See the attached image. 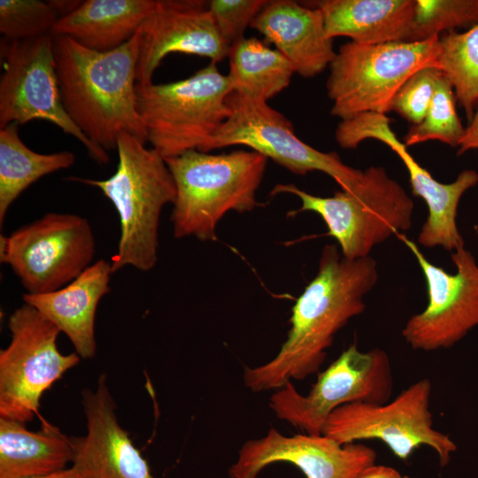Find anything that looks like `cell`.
<instances>
[{
  "instance_id": "6da1fadb",
  "label": "cell",
  "mask_w": 478,
  "mask_h": 478,
  "mask_svg": "<svg viewBox=\"0 0 478 478\" xmlns=\"http://www.w3.org/2000/svg\"><path fill=\"white\" fill-rule=\"evenodd\" d=\"M377 280L374 258L348 259L335 245L327 244L316 276L292 307L280 351L263 365L245 367L244 385L253 392L276 390L318 373L336 333L365 311L364 297Z\"/></svg>"
},
{
  "instance_id": "7a4b0ae2",
  "label": "cell",
  "mask_w": 478,
  "mask_h": 478,
  "mask_svg": "<svg viewBox=\"0 0 478 478\" xmlns=\"http://www.w3.org/2000/svg\"><path fill=\"white\" fill-rule=\"evenodd\" d=\"M53 51L64 108L95 145L104 150L116 149L121 133L147 142L136 106V33L105 52L67 36H53Z\"/></svg>"
},
{
  "instance_id": "3957f363",
  "label": "cell",
  "mask_w": 478,
  "mask_h": 478,
  "mask_svg": "<svg viewBox=\"0 0 478 478\" xmlns=\"http://www.w3.org/2000/svg\"><path fill=\"white\" fill-rule=\"evenodd\" d=\"M165 160L176 187L173 236L205 242L216 240L217 226L227 212H251L258 205L268 159L251 150L219 154L192 150Z\"/></svg>"
},
{
  "instance_id": "277c9868",
  "label": "cell",
  "mask_w": 478,
  "mask_h": 478,
  "mask_svg": "<svg viewBox=\"0 0 478 478\" xmlns=\"http://www.w3.org/2000/svg\"><path fill=\"white\" fill-rule=\"evenodd\" d=\"M116 150L117 169L108 179L70 180L98 188L119 214L120 236L111 261L112 273L127 266L149 271L158 260L161 212L176 198L174 180L165 158L136 136L121 133Z\"/></svg>"
},
{
  "instance_id": "5b68a950",
  "label": "cell",
  "mask_w": 478,
  "mask_h": 478,
  "mask_svg": "<svg viewBox=\"0 0 478 478\" xmlns=\"http://www.w3.org/2000/svg\"><path fill=\"white\" fill-rule=\"evenodd\" d=\"M135 90L147 142L165 159L192 150L204 152L231 113L230 81L214 62L183 80L136 83Z\"/></svg>"
},
{
  "instance_id": "8992f818",
  "label": "cell",
  "mask_w": 478,
  "mask_h": 478,
  "mask_svg": "<svg viewBox=\"0 0 478 478\" xmlns=\"http://www.w3.org/2000/svg\"><path fill=\"white\" fill-rule=\"evenodd\" d=\"M281 193L300 199L297 212L320 215L328 235L336 240L342 255L348 259L368 257L375 245L402 234L412 224V198L382 166L368 167L356 186L332 197L314 196L294 184H277L270 195Z\"/></svg>"
},
{
  "instance_id": "52a82bcc",
  "label": "cell",
  "mask_w": 478,
  "mask_h": 478,
  "mask_svg": "<svg viewBox=\"0 0 478 478\" xmlns=\"http://www.w3.org/2000/svg\"><path fill=\"white\" fill-rule=\"evenodd\" d=\"M439 36L422 42L343 44L328 66L331 115L342 120L363 112L386 114L398 89L415 72L439 68Z\"/></svg>"
},
{
  "instance_id": "ba28073f",
  "label": "cell",
  "mask_w": 478,
  "mask_h": 478,
  "mask_svg": "<svg viewBox=\"0 0 478 478\" xmlns=\"http://www.w3.org/2000/svg\"><path fill=\"white\" fill-rule=\"evenodd\" d=\"M432 382L423 378L384 404L353 402L335 409L322 435L341 444L380 440L392 453L406 461L422 445L431 448L442 467L448 465L457 444L434 428L430 411Z\"/></svg>"
},
{
  "instance_id": "9c48e42d",
  "label": "cell",
  "mask_w": 478,
  "mask_h": 478,
  "mask_svg": "<svg viewBox=\"0 0 478 478\" xmlns=\"http://www.w3.org/2000/svg\"><path fill=\"white\" fill-rule=\"evenodd\" d=\"M393 391L391 362L379 348L361 351L351 344L323 372L306 395L292 382L276 389L269 406L275 416L312 436L322 435L329 415L353 403L384 404Z\"/></svg>"
},
{
  "instance_id": "30bf717a",
  "label": "cell",
  "mask_w": 478,
  "mask_h": 478,
  "mask_svg": "<svg viewBox=\"0 0 478 478\" xmlns=\"http://www.w3.org/2000/svg\"><path fill=\"white\" fill-rule=\"evenodd\" d=\"M8 328L11 341L0 351V417L27 423L38 415L43 393L81 357L61 353L60 330L27 303L9 316Z\"/></svg>"
},
{
  "instance_id": "8fae6325",
  "label": "cell",
  "mask_w": 478,
  "mask_h": 478,
  "mask_svg": "<svg viewBox=\"0 0 478 478\" xmlns=\"http://www.w3.org/2000/svg\"><path fill=\"white\" fill-rule=\"evenodd\" d=\"M95 252L91 226L76 214L48 212L0 237V261L29 294L65 287L91 265Z\"/></svg>"
},
{
  "instance_id": "7c38bea8",
  "label": "cell",
  "mask_w": 478,
  "mask_h": 478,
  "mask_svg": "<svg viewBox=\"0 0 478 478\" xmlns=\"http://www.w3.org/2000/svg\"><path fill=\"white\" fill-rule=\"evenodd\" d=\"M1 42L3 73L0 79V128L35 120L49 121L76 138L98 164L109 155L95 145L66 112L59 90L53 36Z\"/></svg>"
},
{
  "instance_id": "4fadbf2b",
  "label": "cell",
  "mask_w": 478,
  "mask_h": 478,
  "mask_svg": "<svg viewBox=\"0 0 478 478\" xmlns=\"http://www.w3.org/2000/svg\"><path fill=\"white\" fill-rule=\"evenodd\" d=\"M227 103L231 113L204 152L243 145L295 174L322 172L343 190L352 189L362 178L363 171L345 165L337 153L318 150L302 141L291 121L267 102L231 92Z\"/></svg>"
},
{
  "instance_id": "5bb4252c",
  "label": "cell",
  "mask_w": 478,
  "mask_h": 478,
  "mask_svg": "<svg viewBox=\"0 0 478 478\" xmlns=\"http://www.w3.org/2000/svg\"><path fill=\"white\" fill-rule=\"evenodd\" d=\"M415 257L426 280L428 305L409 318L402 336L413 350L448 349L478 327V265L464 247L451 252L456 273L432 264L405 235H397Z\"/></svg>"
},
{
  "instance_id": "9a60e30c",
  "label": "cell",
  "mask_w": 478,
  "mask_h": 478,
  "mask_svg": "<svg viewBox=\"0 0 478 478\" xmlns=\"http://www.w3.org/2000/svg\"><path fill=\"white\" fill-rule=\"evenodd\" d=\"M386 114L363 112L342 120L335 129V140L343 149H354L366 139H375L389 147L405 164L412 195L421 197L428 215L418 235L419 244L426 248L443 247L450 252L464 247V239L457 227L459 201L478 183V173L472 169L460 172L451 183L436 181L408 152L389 126Z\"/></svg>"
},
{
  "instance_id": "2e32d148",
  "label": "cell",
  "mask_w": 478,
  "mask_h": 478,
  "mask_svg": "<svg viewBox=\"0 0 478 478\" xmlns=\"http://www.w3.org/2000/svg\"><path fill=\"white\" fill-rule=\"evenodd\" d=\"M375 460V451L358 442L341 444L324 435L287 436L271 428L265 436L243 444L228 475L258 478L269 465L286 462L306 478H358Z\"/></svg>"
},
{
  "instance_id": "e0dca14e",
  "label": "cell",
  "mask_w": 478,
  "mask_h": 478,
  "mask_svg": "<svg viewBox=\"0 0 478 478\" xmlns=\"http://www.w3.org/2000/svg\"><path fill=\"white\" fill-rule=\"evenodd\" d=\"M139 52L136 83L150 84L155 70L171 53L197 55L218 64L230 47L220 34L207 2L158 0L136 32Z\"/></svg>"
},
{
  "instance_id": "ac0fdd59",
  "label": "cell",
  "mask_w": 478,
  "mask_h": 478,
  "mask_svg": "<svg viewBox=\"0 0 478 478\" xmlns=\"http://www.w3.org/2000/svg\"><path fill=\"white\" fill-rule=\"evenodd\" d=\"M87 432L70 436L72 466L81 478H156L146 459L135 447L117 416V405L106 375L97 379L95 389L81 391Z\"/></svg>"
},
{
  "instance_id": "d6986e66",
  "label": "cell",
  "mask_w": 478,
  "mask_h": 478,
  "mask_svg": "<svg viewBox=\"0 0 478 478\" xmlns=\"http://www.w3.org/2000/svg\"><path fill=\"white\" fill-rule=\"evenodd\" d=\"M251 27L274 44L305 78L320 74L335 58L333 39L326 31L321 11L291 0L269 1Z\"/></svg>"
},
{
  "instance_id": "ffe728a7",
  "label": "cell",
  "mask_w": 478,
  "mask_h": 478,
  "mask_svg": "<svg viewBox=\"0 0 478 478\" xmlns=\"http://www.w3.org/2000/svg\"><path fill=\"white\" fill-rule=\"evenodd\" d=\"M112 274L111 263L101 258L65 287L42 294L25 293L22 298L69 338L81 358L89 359L96 352L97 306L111 290Z\"/></svg>"
},
{
  "instance_id": "44dd1931",
  "label": "cell",
  "mask_w": 478,
  "mask_h": 478,
  "mask_svg": "<svg viewBox=\"0 0 478 478\" xmlns=\"http://www.w3.org/2000/svg\"><path fill=\"white\" fill-rule=\"evenodd\" d=\"M324 18L328 35L374 45L407 42L415 0H322L312 2Z\"/></svg>"
},
{
  "instance_id": "7402d4cb",
  "label": "cell",
  "mask_w": 478,
  "mask_h": 478,
  "mask_svg": "<svg viewBox=\"0 0 478 478\" xmlns=\"http://www.w3.org/2000/svg\"><path fill=\"white\" fill-rule=\"evenodd\" d=\"M158 0H87L59 18L52 36H67L100 52L123 45L153 12Z\"/></svg>"
},
{
  "instance_id": "603a6c76",
  "label": "cell",
  "mask_w": 478,
  "mask_h": 478,
  "mask_svg": "<svg viewBox=\"0 0 478 478\" xmlns=\"http://www.w3.org/2000/svg\"><path fill=\"white\" fill-rule=\"evenodd\" d=\"M73 457L71 437L42 420L36 431L0 417V478H32L64 470Z\"/></svg>"
},
{
  "instance_id": "cb8c5ba5",
  "label": "cell",
  "mask_w": 478,
  "mask_h": 478,
  "mask_svg": "<svg viewBox=\"0 0 478 478\" xmlns=\"http://www.w3.org/2000/svg\"><path fill=\"white\" fill-rule=\"evenodd\" d=\"M228 76L232 92L267 102L290 83L289 61L265 41L242 38L229 49Z\"/></svg>"
},
{
  "instance_id": "d4e9b609",
  "label": "cell",
  "mask_w": 478,
  "mask_h": 478,
  "mask_svg": "<svg viewBox=\"0 0 478 478\" xmlns=\"http://www.w3.org/2000/svg\"><path fill=\"white\" fill-rule=\"evenodd\" d=\"M75 155L67 150L42 154L20 139L19 125L0 128V226L13 202L42 176L69 168Z\"/></svg>"
},
{
  "instance_id": "484cf974",
  "label": "cell",
  "mask_w": 478,
  "mask_h": 478,
  "mask_svg": "<svg viewBox=\"0 0 478 478\" xmlns=\"http://www.w3.org/2000/svg\"><path fill=\"white\" fill-rule=\"evenodd\" d=\"M439 69L449 80L468 122L478 104V23L465 32L439 37Z\"/></svg>"
},
{
  "instance_id": "4316f807",
  "label": "cell",
  "mask_w": 478,
  "mask_h": 478,
  "mask_svg": "<svg viewBox=\"0 0 478 478\" xmlns=\"http://www.w3.org/2000/svg\"><path fill=\"white\" fill-rule=\"evenodd\" d=\"M452 85L442 73L437 80L433 100L423 120L412 125L404 137L406 147L430 140L459 147L465 128L456 112Z\"/></svg>"
},
{
  "instance_id": "83f0119b",
  "label": "cell",
  "mask_w": 478,
  "mask_h": 478,
  "mask_svg": "<svg viewBox=\"0 0 478 478\" xmlns=\"http://www.w3.org/2000/svg\"><path fill=\"white\" fill-rule=\"evenodd\" d=\"M478 23V0H415L407 42H422L439 33L469 29Z\"/></svg>"
},
{
  "instance_id": "f1b7e54d",
  "label": "cell",
  "mask_w": 478,
  "mask_h": 478,
  "mask_svg": "<svg viewBox=\"0 0 478 478\" xmlns=\"http://www.w3.org/2000/svg\"><path fill=\"white\" fill-rule=\"evenodd\" d=\"M58 19L48 2L0 0V33L6 40H24L49 35Z\"/></svg>"
},
{
  "instance_id": "f546056e",
  "label": "cell",
  "mask_w": 478,
  "mask_h": 478,
  "mask_svg": "<svg viewBox=\"0 0 478 478\" xmlns=\"http://www.w3.org/2000/svg\"><path fill=\"white\" fill-rule=\"evenodd\" d=\"M442 71L436 66H427L415 72L395 95L390 111L412 125L420 123L431 104Z\"/></svg>"
},
{
  "instance_id": "4dcf8cb0",
  "label": "cell",
  "mask_w": 478,
  "mask_h": 478,
  "mask_svg": "<svg viewBox=\"0 0 478 478\" xmlns=\"http://www.w3.org/2000/svg\"><path fill=\"white\" fill-rule=\"evenodd\" d=\"M266 0H211L207 2L216 27L231 47L243 38L247 27L266 7Z\"/></svg>"
},
{
  "instance_id": "1f68e13d",
  "label": "cell",
  "mask_w": 478,
  "mask_h": 478,
  "mask_svg": "<svg viewBox=\"0 0 478 478\" xmlns=\"http://www.w3.org/2000/svg\"><path fill=\"white\" fill-rule=\"evenodd\" d=\"M458 148L459 156L471 150H478V104Z\"/></svg>"
},
{
  "instance_id": "d6a6232c",
  "label": "cell",
  "mask_w": 478,
  "mask_h": 478,
  "mask_svg": "<svg viewBox=\"0 0 478 478\" xmlns=\"http://www.w3.org/2000/svg\"><path fill=\"white\" fill-rule=\"evenodd\" d=\"M397 469L383 466L374 464L366 468L358 478H404Z\"/></svg>"
},
{
  "instance_id": "836d02e7",
  "label": "cell",
  "mask_w": 478,
  "mask_h": 478,
  "mask_svg": "<svg viewBox=\"0 0 478 478\" xmlns=\"http://www.w3.org/2000/svg\"><path fill=\"white\" fill-rule=\"evenodd\" d=\"M47 2L59 18L72 13L82 4V1L76 0H54Z\"/></svg>"
},
{
  "instance_id": "e575fe53",
  "label": "cell",
  "mask_w": 478,
  "mask_h": 478,
  "mask_svg": "<svg viewBox=\"0 0 478 478\" xmlns=\"http://www.w3.org/2000/svg\"><path fill=\"white\" fill-rule=\"evenodd\" d=\"M32 478H81V476L79 471L73 466L71 465L69 467L64 470H61V471H58L50 474L32 477Z\"/></svg>"
}]
</instances>
